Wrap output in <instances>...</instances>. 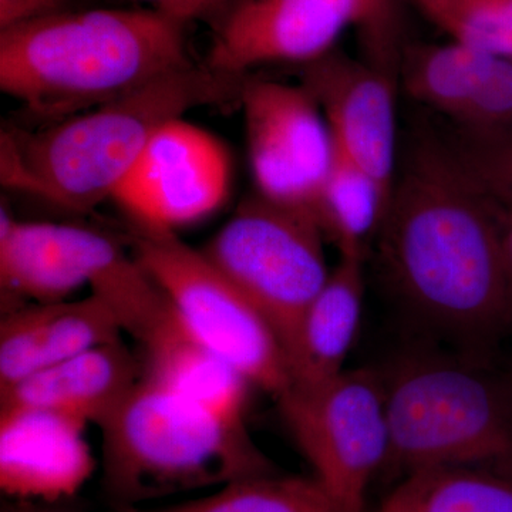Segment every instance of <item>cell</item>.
I'll use <instances>...</instances> for the list:
<instances>
[{
	"mask_svg": "<svg viewBox=\"0 0 512 512\" xmlns=\"http://www.w3.org/2000/svg\"><path fill=\"white\" fill-rule=\"evenodd\" d=\"M232 161L220 138L185 119L158 128L113 200L133 227L175 232L220 210Z\"/></svg>",
	"mask_w": 512,
	"mask_h": 512,
	"instance_id": "cell-10",
	"label": "cell"
},
{
	"mask_svg": "<svg viewBox=\"0 0 512 512\" xmlns=\"http://www.w3.org/2000/svg\"><path fill=\"white\" fill-rule=\"evenodd\" d=\"M390 195L359 165L342 156L335 158L320 190L315 218L323 234L339 249L340 256H362L376 237Z\"/></svg>",
	"mask_w": 512,
	"mask_h": 512,
	"instance_id": "cell-22",
	"label": "cell"
},
{
	"mask_svg": "<svg viewBox=\"0 0 512 512\" xmlns=\"http://www.w3.org/2000/svg\"><path fill=\"white\" fill-rule=\"evenodd\" d=\"M239 106L256 194L315 217L335 143L312 94L302 84L245 79Z\"/></svg>",
	"mask_w": 512,
	"mask_h": 512,
	"instance_id": "cell-9",
	"label": "cell"
},
{
	"mask_svg": "<svg viewBox=\"0 0 512 512\" xmlns=\"http://www.w3.org/2000/svg\"><path fill=\"white\" fill-rule=\"evenodd\" d=\"M495 200L498 202V214H500L505 284H507L508 302H510L512 316V197L495 198Z\"/></svg>",
	"mask_w": 512,
	"mask_h": 512,
	"instance_id": "cell-29",
	"label": "cell"
},
{
	"mask_svg": "<svg viewBox=\"0 0 512 512\" xmlns=\"http://www.w3.org/2000/svg\"><path fill=\"white\" fill-rule=\"evenodd\" d=\"M131 251L195 338L278 399L289 387L284 346L271 323L201 249L175 232L133 227Z\"/></svg>",
	"mask_w": 512,
	"mask_h": 512,
	"instance_id": "cell-6",
	"label": "cell"
},
{
	"mask_svg": "<svg viewBox=\"0 0 512 512\" xmlns=\"http://www.w3.org/2000/svg\"><path fill=\"white\" fill-rule=\"evenodd\" d=\"M121 335L117 320L93 295L12 309L0 322V392Z\"/></svg>",
	"mask_w": 512,
	"mask_h": 512,
	"instance_id": "cell-16",
	"label": "cell"
},
{
	"mask_svg": "<svg viewBox=\"0 0 512 512\" xmlns=\"http://www.w3.org/2000/svg\"><path fill=\"white\" fill-rule=\"evenodd\" d=\"M235 0H157L156 12L187 26L192 20L215 22Z\"/></svg>",
	"mask_w": 512,
	"mask_h": 512,
	"instance_id": "cell-28",
	"label": "cell"
},
{
	"mask_svg": "<svg viewBox=\"0 0 512 512\" xmlns=\"http://www.w3.org/2000/svg\"><path fill=\"white\" fill-rule=\"evenodd\" d=\"M6 512H69L64 510H57V508L49 507L47 505H33V504H22L19 507L9 508Z\"/></svg>",
	"mask_w": 512,
	"mask_h": 512,
	"instance_id": "cell-30",
	"label": "cell"
},
{
	"mask_svg": "<svg viewBox=\"0 0 512 512\" xmlns=\"http://www.w3.org/2000/svg\"><path fill=\"white\" fill-rule=\"evenodd\" d=\"M86 429L46 410L0 409L3 494L53 504L79 493L96 467Z\"/></svg>",
	"mask_w": 512,
	"mask_h": 512,
	"instance_id": "cell-13",
	"label": "cell"
},
{
	"mask_svg": "<svg viewBox=\"0 0 512 512\" xmlns=\"http://www.w3.org/2000/svg\"><path fill=\"white\" fill-rule=\"evenodd\" d=\"M416 2L419 3L420 8L423 9L424 13L430 18V16L443 5L444 0H416Z\"/></svg>",
	"mask_w": 512,
	"mask_h": 512,
	"instance_id": "cell-31",
	"label": "cell"
},
{
	"mask_svg": "<svg viewBox=\"0 0 512 512\" xmlns=\"http://www.w3.org/2000/svg\"><path fill=\"white\" fill-rule=\"evenodd\" d=\"M377 512H512V473L485 466L414 471Z\"/></svg>",
	"mask_w": 512,
	"mask_h": 512,
	"instance_id": "cell-21",
	"label": "cell"
},
{
	"mask_svg": "<svg viewBox=\"0 0 512 512\" xmlns=\"http://www.w3.org/2000/svg\"><path fill=\"white\" fill-rule=\"evenodd\" d=\"M57 225L64 248L90 295L109 309L121 332L140 343L146 340L171 305L134 252L97 229Z\"/></svg>",
	"mask_w": 512,
	"mask_h": 512,
	"instance_id": "cell-18",
	"label": "cell"
},
{
	"mask_svg": "<svg viewBox=\"0 0 512 512\" xmlns=\"http://www.w3.org/2000/svg\"><path fill=\"white\" fill-rule=\"evenodd\" d=\"M511 370H512V366H511Z\"/></svg>",
	"mask_w": 512,
	"mask_h": 512,
	"instance_id": "cell-32",
	"label": "cell"
},
{
	"mask_svg": "<svg viewBox=\"0 0 512 512\" xmlns=\"http://www.w3.org/2000/svg\"><path fill=\"white\" fill-rule=\"evenodd\" d=\"M386 467L485 466L512 473V370L494 359L420 345L380 370Z\"/></svg>",
	"mask_w": 512,
	"mask_h": 512,
	"instance_id": "cell-4",
	"label": "cell"
},
{
	"mask_svg": "<svg viewBox=\"0 0 512 512\" xmlns=\"http://www.w3.org/2000/svg\"><path fill=\"white\" fill-rule=\"evenodd\" d=\"M245 79L192 63L39 130L3 131L2 184L64 210H93L113 200L158 128L201 107L239 104Z\"/></svg>",
	"mask_w": 512,
	"mask_h": 512,
	"instance_id": "cell-2",
	"label": "cell"
},
{
	"mask_svg": "<svg viewBox=\"0 0 512 512\" xmlns=\"http://www.w3.org/2000/svg\"><path fill=\"white\" fill-rule=\"evenodd\" d=\"M100 429L104 484L116 504L140 505L272 473L244 424L141 376Z\"/></svg>",
	"mask_w": 512,
	"mask_h": 512,
	"instance_id": "cell-5",
	"label": "cell"
},
{
	"mask_svg": "<svg viewBox=\"0 0 512 512\" xmlns=\"http://www.w3.org/2000/svg\"><path fill=\"white\" fill-rule=\"evenodd\" d=\"M302 86L322 110L336 151L392 195L397 175L393 73L333 50L303 66Z\"/></svg>",
	"mask_w": 512,
	"mask_h": 512,
	"instance_id": "cell-12",
	"label": "cell"
},
{
	"mask_svg": "<svg viewBox=\"0 0 512 512\" xmlns=\"http://www.w3.org/2000/svg\"><path fill=\"white\" fill-rule=\"evenodd\" d=\"M356 20V0H235L212 23L204 64L235 79L262 64L308 66L333 52Z\"/></svg>",
	"mask_w": 512,
	"mask_h": 512,
	"instance_id": "cell-11",
	"label": "cell"
},
{
	"mask_svg": "<svg viewBox=\"0 0 512 512\" xmlns=\"http://www.w3.org/2000/svg\"><path fill=\"white\" fill-rule=\"evenodd\" d=\"M70 9V0H0V30L49 18Z\"/></svg>",
	"mask_w": 512,
	"mask_h": 512,
	"instance_id": "cell-27",
	"label": "cell"
},
{
	"mask_svg": "<svg viewBox=\"0 0 512 512\" xmlns=\"http://www.w3.org/2000/svg\"><path fill=\"white\" fill-rule=\"evenodd\" d=\"M430 19L453 42L512 60V0H444Z\"/></svg>",
	"mask_w": 512,
	"mask_h": 512,
	"instance_id": "cell-24",
	"label": "cell"
},
{
	"mask_svg": "<svg viewBox=\"0 0 512 512\" xmlns=\"http://www.w3.org/2000/svg\"><path fill=\"white\" fill-rule=\"evenodd\" d=\"M466 150H456L480 183L495 197H512V131L473 136Z\"/></svg>",
	"mask_w": 512,
	"mask_h": 512,
	"instance_id": "cell-26",
	"label": "cell"
},
{
	"mask_svg": "<svg viewBox=\"0 0 512 512\" xmlns=\"http://www.w3.org/2000/svg\"><path fill=\"white\" fill-rule=\"evenodd\" d=\"M356 28L367 52V62L386 72L399 67L397 19L393 0H356Z\"/></svg>",
	"mask_w": 512,
	"mask_h": 512,
	"instance_id": "cell-25",
	"label": "cell"
},
{
	"mask_svg": "<svg viewBox=\"0 0 512 512\" xmlns=\"http://www.w3.org/2000/svg\"><path fill=\"white\" fill-rule=\"evenodd\" d=\"M141 376L121 338L84 350L0 392V409H39L103 426Z\"/></svg>",
	"mask_w": 512,
	"mask_h": 512,
	"instance_id": "cell-15",
	"label": "cell"
},
{
	"mask_svg": "<svg viewBox=\"0 0 512 512\" xmlns=\"http://www.w3.org/2000/svg\"><path fill=\"white\" fill-rule=\"evenodd\" d=\"M377 238L387 288L421 345L494 359L512 333L498 202L456 150H417Z\"/></svg>",
	"mask_w": 512,
	"mask_h": 512,
	"instance_id": "cell-1",
	"label": "cell"
},
{
	"mask_svg": "<svg viewBox=\"0 0 512 512\" xmlns=\"http://www.w3.org/2000/svg\"><path fill=\"white\" fill-rule=\"evenodd\" d=\"M363 264L362 256H340L328 281L303 312L285 350L288 389L315 387L346 370L362 322Z\"/></svg>",
	"mask_w": 512,
	"mask_h": 512,
	"instance_id": "cell-17",
	"label": "cell"
},
{
	"mask_svg": "<svg viewBox=\"0 0 512 512\" xmlns=\"http://www.w3.org/2000/svg\"><path fill=\"white\" fill-rule=\"evenodd\" d=\"M407 93L474 130L503 113L512 97V62L461 43L417 46L400 57Z\"/></svg>",
	"mask_w": 512,
	"mask_h": 512,
	"instance_id": "cell-14",
	"label": "cell"
},
{
	"mask_svg": "<svg viewBox=\"0 0 512 512\" xmlns=\"http://www.w3.org/2000/svg\"><path fill=\"white\" fill-rule=\"evenodd\" d=\"M114 512H342L315 478L275 476L239 478L210 495L160 508L114 505Z\"/></svg>",
	"mask_w": 512,
	"mask_h": 512,
	"instance_id": "cell-23",
	"label": "cell"
},
{
	"mask_svg": "<svg viewBox=\"0 0 512 512\" xmlns=\"http://www.w3.org/2000/svg\"><path fill=\"white\" fill-rule=\"evenodd\" d=\"M84 286L64 248L55 222L16 220L3 205L0 214V288L6 301H66ZM19 306V308H20Z\"/></svg>",
	"mask_w": 512,
	"mask_h": 512,
	"instance_id": "cell-20",
	"label": "cell"
},
{
	"mask_svg": "<svg viewBox=\"0 0 512 512\" xmlns=\"http://www.w3.org/2000/svg\"><path fill=\"white\" fill-rule=\"evenodd\" d=\"M143 346L141 377L235 424H244L251 384L170 312Z\"/></svg>",
	"mask_w": 512,
	"mask_h": 512,
	"instance_id": "cell-19",
	"label": "cell"
},
{
	"mask_svg": "<svg viewBox=\"0 0 512 512\" xmlns=\"http://www.w3.org/2000/svg\"><path fill=\"white\" fill-rule=\"evenodd\" d=\"M185 28L153 9H94L3 29L0 89L57 123L191 66Z\"/></svg>",
	"mask_w": 512,
	"mask_h": 512,
	"instance_id": "cell-3",
	"label": "cell"
},
{
	"mask_svg": "<svg viewBox=\"0 0 512 512\" xmlns=\"http://www.w3.org/2000/svg\"><path fill=\"white\" fill-rule=\"evenodd\" d=\"M278 402L313 478L340 511L363 512L369 485L389 457L380 370L346 369L318 386L292 387Z\"/></svg>",
	"mask_w": 512,
	"mask_h": 512,
	"instance_id": "cell-8",
	"label": "cell"
},
{
	"mask_svg": "<svg viewBox=\"0 0 512 512\" xmlns=\"http://www.w3.org/2000/svg\"><path fill=\"white\" fill-rule=\"evenodd\" d=\"M309 212L248 198L201 249L271 323L284 350L328 281L325 239ZM286 356V355H285Z\"/></svg>",
	"mask_w": 512,
	"mask_h": 512,
	"instance_id": "cell-7",
	"label": "cell"
}]
</instances>
